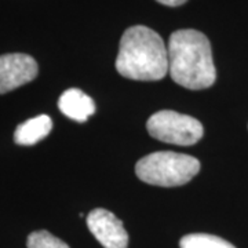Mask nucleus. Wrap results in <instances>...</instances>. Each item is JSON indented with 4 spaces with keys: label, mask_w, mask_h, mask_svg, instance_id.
<instances>
[{
    "label": "nucleus",
    "mask_w": 248,
    "mask_h": 248,
    "mask_svg": "<svg viewBox=\"0 0 248 248\" xmlns=\"http://www.w3.org/2000/svg\"><path fill=\"white\" fill-rule=\"evenodd\" d=\"M28 248H69V246L55 237L50 232L37 231L28 236Z\"/></svg>",
    "instance_id": "9d476101"
},
{
    "label": "nucleus",
    "mask_w": 248,
    "mask_h": 248,
    "mask_svg": "<svg viewBox=\"0 0 248 248\" xmlns=\"http://www.w3.org/2000/svg\"><path fill=\"white\" fill-rule=\"evenodd\" d=\"M181 248H236L229 241L218 236L205 234V233H193L184 236L179 241Z\"/></svg>",
    "instance_id": "1a4fd4ad"
},
{
    "label": "nucleus",
    "mask_w": 248,
    "mask_h": 248,
    "mask_svg": "<svg viewBox=\"0 0 248 248\" xmlns=\"http://www.w3.org/2000/svg\"><path fill=\"white\" fill-rule=\"evenodd\" d=\"M200 161L184 153L156 152L142 157L135 166V174L149 185L181 186L199 174Z\"/></svg>",
    "instance_id": "7ed1b4c3"
},
{
    "label": "nucleus",
    "mask_w": 248,
    "mask_h": 248,
    "mask_svg": "<svg viewBox=\"0 0 248 248\" xmlns=\"http://www.w3.org/2000/svg\"><path fill=\"white\" fill-rule=\"evenodd\" d=\"M37 62L28 54L0 55V94H6L35 79Z\"/></svg>",
    "instance_id": "39448f33"
},
{
    "label": "nucleus",
    "mask_w": 248,
    "mask_h": 248,
    "mask_svg": "<svg viewBox=\"0 0 248 248\" xmlns=\"http://www.w3.org/2000/svg\"><path fill=\"white\" fill-rule=\"evenodd\" d=\"M146 128L153 138L179 146L195 145L204 134L203 125L197 119L174 110H160L151 116Z\"/></svg>",
    "instance_id": "20e7f679"
},
{
    "label": "nucleus",
    "mask_w": 248,
    "mask_h": 248,
    "mask_svg": "<svg viewBox=\"0 0 248 248\" xmlns=\"http://www.w3.org/2000/svg\"><path fill=\"white\" fill-rule=\"evenodd\" d=\"M58 108L71 120L84 123L95 113V104L86 93L79 89L66 90L58 99Z\"/></svg>",
    "instance_id": "0eeeda50"
},
{
    "label": "nucleus",
    "mask_w": 248,
    "mask_h": 248,
    "mask_svg": "<svg viewBox=\"0 0 248 248\" xmlns=\"http://www.w3.org/2000/svg\"><path fill=\"white\" fill-rule=\"evenodd\" d=\"M156 1H159L160 4L169 6V7H178V6L185 4L187 0H156Z\"/></svg>",
    "instance_id": "9b49d317"
},
{
    "label": "nucleus",
    "mask_w": 248,
    "mask_h": 248,
    "mask_svg": "<svg viewBox=\"0 0 248 248\" xmlns=\"http://www.w3.org/2000/svg\"><path fill=\"white\" fill-rule=\"evenodd\" d=\"M169 73L177 84L189 90L211 87L217 79L211 45L195 29H181L170 36Z\"/></svg>",
    "instance_id": "f257e3e1"
},
{
    "label": "nucleus",
    "mask_w": 248,
    "mask_h": 248,
    "mask_svg": "<svg viewBox=\"0 0 248 248\" xmlns=\"http://www.w3.org/2000/svg\"><path fill=\"white\" fill-rule=\"evenodd\" d=\"M87 226L104 248H127L128 233L115 214L95 208L87 215Z\"/></svg>",
    "instance_id": "423d86ee"
},
{
    "label": "nucleus",
    "mask_w": 248,
    "mask_h": 248,
    "mask_svg": "<svg viewBox=\"0 0 248 248\" xmlns=\"http://www.w3.org/2000/svg\"><path fill=\"white\" fill-rule=\"evenodd\" d=\"M117 72L131 80L156 81L169 73V51L157 32L143 25L128 28L122 36Z\"/></svg>",
    "instance_id": "f03ea898"
},
{
    "label": "nucleus",
    "mask_w": 248,
    "mask_h": 248,
    "mask_svg": "<svg viewBox=\"0 0 248 248\" xmlns=\"http://www.w3.org/2000/svg\"><path fill=\"white\" fill-rule=\"evenodd\" d=\"M53 128V120L47 115L36 116L19 124L14 133V141L18 145H35L46 138Z\"/></svg>",
    "instance_id": "6e6552de"
}]
</instances>
